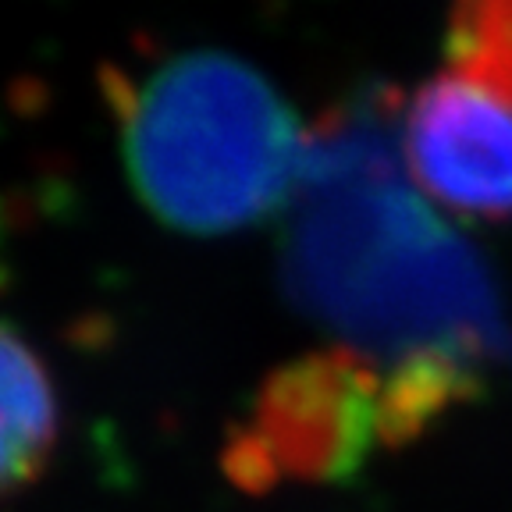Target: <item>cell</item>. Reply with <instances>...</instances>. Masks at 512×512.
Listing matches in <instances>:
<instances>
[{
	"label": "cell",
	"instance_id": "1",
	"mask_svg": "<svg viewBox=\"0 0 512 512\" xmlns=\"http://www.w3.org/2000/svg\"><path fill=\"white\" fill-rule=\"evenodd\" d=\"M281 285L296 310L367 360L392 367L448 352L484 370L512 367L498 278L420 196L384 93L349 100L306 136L281 239Z\"/></svg>",
	"mask_w": 512,
	"mask_h": 512
},
{
	"label": "cell",
	"instance_id": "2",
	"mask_svg": "<svg viewBox=\"0 0 512 512\" xmlns=\"http://www.w3.org/2000/svg\"><path fill=\"white\" fill-rule=\"evenodd\" d=\"M104 93L128 182L160 224L232 235L292 207L310 132L249 61L182 50L107 68Z\"/></svg>",
	"mask_w": 512,
	"mask_h": 512
},
{
	"label": "cell",
	"instance_id": "3",
	"mask_svg": "<svg viewBox=\"0 0 512 512\" xmlns=\"http://www.w3.org/2000/svg\"><path fill=\"white\" fill-rule=\"evenodd\" d=\"M384 441V370L349 345L288 360L256 392L224 445V470L246 491L338 484Z\"/></svg>",
	"mask_w": 512,
	"mask_h": 512
},
{
	"label": "cell",
	"instance_id": "4",
	"mask_svg": "<svg viewBox=\"0 0 512 512\" xmlns=\"http://www.w3.org/2000/svg\"><path fill=\"white\" fill-rule=\"evenodd\" d=\"M409 178L477 221H512V107L434 72L399 114Z\"/></svg>",
	"mask_w": 512,
	"mask_h": 512
},
{
	"label": "cell",
	"instance_id": "5",
	"mask_svg": "<svg viewBox=\"0 0 512 512\" xmlns=\"http://www.w3.org/2000/svg\"><path fill=\"white\" fill-rule=\"evenodd\" d=\"M61 409L47 363L0 320V498L18 495L54 456Z\"/></svg>",
	"mask_w": 512,
	"mask_h": 512
},
{
	"label": "cell",
	"instance_id": "6",
	"mask_svg": "<svg viewBox=\"0 0 512 512\" xmlns=\"http://www.w3.org/2000/svg\"><path fill=\"white\" fill-rule=\"evenodd\" d=\"M445 57V75L512 107V0H452Z\"/></svg>",
	"mask_w": 512,
	"mask_h": 512
}]
</instances>
